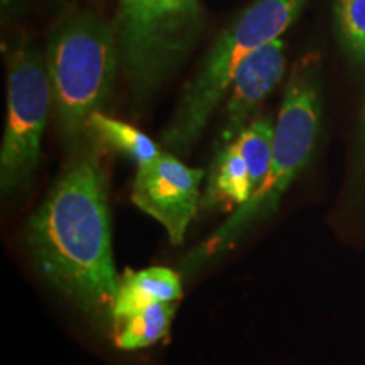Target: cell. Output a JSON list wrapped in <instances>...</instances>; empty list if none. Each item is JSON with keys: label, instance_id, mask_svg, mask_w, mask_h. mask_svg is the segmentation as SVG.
Segmentation results:
<instances>
[{"label": "cell", "instance_id": "cell-1", "mask_svg": "<svg viewBox=\"0 0 365 365\" xmlns=\"http://www.w3.org/2000/svg\"><path fill=\"white\" fill-rule=\"evenodd\" d=\"M75 150L27 220L26 249L54 293L103 331H112L120 279L113 264L107 176L93 144Z\"/></svg>", "mask_w": 365, "mask_h": 365}, {"label": "cell", "instance_id": "cell-2", "mask_svg": "<svg viewBox=\"0 0 365 365\" xmlns=\"http://www.w3.org/2000/svg\"><path fill=\"white\" fill-rule=\"evenodd\" d=\"M319 118V59L312 54L296 63L287 80L274 130L272 161L267 176L249 202L237 208L215 234L188 255L185 271L193 272L210 262V259L235 247L255 225L276 212L287 188L313 156Z\"/></svg>", "mask_w": 365, "mask_h": 365}, {"label": "cell", "instance_id": "cell-3", "mask_svg": "<svg viewBox=\"0 0 365 365\" xmlns=\"http://www.w3.org/2000/svg\"><path fill=\"white\" fill-rule=\"evenodd\" d=\"M304 4L307 0H255L218 34L163 130L161 144L168 153L181 158L193 149L227 98L242 63L264 44L279 39Z\"/></svg>", "mask_w": 365, "mask_h": 365}, {"label": "cell", "instance_id": "cell-4", "mask_svg": "<svg viewBox=\"0 0 365 365\" xmlns=\"http://www.w3.org/2000/svg\"><path fill=\"white\" fill-rule=\"evenodd\" d=\"M46 68L59 139L78 149L90 115L102 112L120 68L115 29L97 12L71 14L51 33Z\"/></svg>", "mask_w": 365, "mask_h": 365}, {"label": "cell", "instance_id": "cell-5", "mask_svg": "<svg viewBox=\"0 0 365 365\" xmlns=\"http://www.w3.org/2000/svg\"><path fill=\"white\" fill-rule=\"evenodd\" d=\"M200 0H118L113 29L135 108L182 65L203 31Z\"/></svg>", "mask_w": 365, "mask_h": 365}, {"label": "cell", "instance_id": "cell-6", "mask_svg": "<svg viewBox=\"0 0 365 365\" xmlns=\"http://www.w3.org/2000/svg\"><path fill=\"white\" fill-rule=\"evenodd\" d=\"M53 107L46 56L22 46L9 56L7 120L0 148L4 198L31 185L43 158V135Z\"/></svg>", "mask_w": 365, "mask_h": 365}, {"label": "cell", "instance_id": "cell-7", "mask_svg": "<svg viewBox=\"0 0 365 365\" xmlns=\"http://www.w3.org/2000/svg\"><path fill=\"white\" fill-rule=\"evenodd\" d=\"M205 171L190 168L171 153L137 166L132 203L161 223L173 245H181L202 203Z\"/></svg>", "mask_w": 365, "mask_h": 365}, {"label": "cell", "instance_id": "cell-8", "mask_svg": "<svg viewBox=\"0 0 365 365\" xmlns=\"http://www.w3.org/2000/svg\"><path fill=\"white\" fill-rule=\"evenodd\" d=\"M284 68L286 46L281 38L264 44L242 63L225 98L218 149L234 143L240 132L255 120L254 115L264 100L282 80Z\"/></svg>", "mask_w": 365, "mask_h": 365}, {"label": "cell", "instance_id": "cell-9", "mask_svg": "<svg viewBox=\"0 0 365 365\" xmlns=\"http://www.w3.org/2000/svg\"><path fill=\"white\" fill-rule=\"evenodd\" d=\"M252 195L247 164L240 156L237 145L232 143L218 149L200 208L205 212H235L247 203Z\"/></svg>", "mask_w": 365, "mask_h": 365}, {"label": "cell", "instance_id": "cell-10", "mask_svg": "<svg viewBox=\"0 0 365 365\" xmlns=\"http://www.w3.org/2000/svg\"><path fill=\"white\" fill-rule=\"evenodd\" d=\"M182 296L181 276L170 267L154 266L127 272L118 281L115 327L122 318L156 303H176Z\"/></svg>", "mask_w": 365, "mask_h": 365}, {"label": "cell", "instance_id": "cell-11", "mask_svg": "<svg viewBox=\"0 0 365 365\" xmlns=\"http://www.w3.org/2000/svg\"><path fill=\"white\" fill-rule=\"evenodd\" d=\"M86 139H90L97 149L122 154L137 166L153 161L163 153L159 144L143 130L103 112H95L90 115L86 124Z\"/></svg>", "mask_w": 365, "mask_h": 365}, {"label": "cell", "instance_id": "cell-12", "mask_svg": "<svg viewBox=\"0 0 365 365\" xmlns=\"http://www.w3.org/2000/svg\"><path fill=\"white\" fill-rule=\"evenodd\" d=\"M175 307L156 303L137 309L117 323L115 345L122 350H140L158 344L171 328Z\"/></svg>", "mask_w": 365, "mask_h": 365}, {"label": "cell", "instance_id": "cell-13", "mask_svg": "<svg viewBox=\"0 0 365 365\" xmlns=\"http://www.w3.org/2000/svg\"><path fill=\"white\" fill-rule=\"evenodd\" d=\"M274 130L276 124L269 117H259L240 132L234 140L240 156L247 164L250 185L255 191L267 176L272 161Z\"/></svg>", "mask_w": 365, "mask_h": 365}, {"label": "cell", "instance_id": "cell-14", "mask_svg": "<svg viewBox=\"0 0 365 365\" xmlns=\"http://www.w3.org/2000/svg\"><path fill=\"white\" fill-rule=\"evenodd\" d=\"M335 16L346 51L365 61V0H336Z\"/></svg>", "mask_w": 365, "mask_h": 365}, {"label": "cell", "instance_id": "cell-15", "mask_svg": "<svg viewBox=\"0 0 365 365\" xmlns=\"http://www.w3.org/2000/svg\"><path fill=\"white\" fill-rule=\"evenodd\" d=\"M362 129H364V140H365V107H364V115H362Z\"/></svg>", "mask_w": 365, "mask_h": 365}, {"label": "cell", "instance_id": "cell-16", "mask_svg": "<svg viewBox=\"0 0 365 365\" xmlns=\"http://www.w3.org/2000/svg\"><path fill=\"white\" fill-rule=\"evenodd\" d=\"M93 2H98V0H93Z\"/></svg>", "mask_w": 365, "mask_h": 365}]
</instances>
